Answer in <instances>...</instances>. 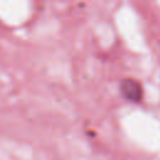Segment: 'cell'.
I'll use <instances>...</instances> for the list:
<instances>
[{"instance_id":"1","label":"cell","mask_w":160,"mask_h":160,"mask_svg":"<svg viewBox=\"0 0 160 160\" xmlns=\"http://www.w3.org/2000/svg\"><path fill=\"white\" fill-rule=\"evenodd\" d=\"M120 91L122 96L129 101L139 102L142 98L141 85L134 79H124L120 84Z\"/></svg>"}]
</instances>
